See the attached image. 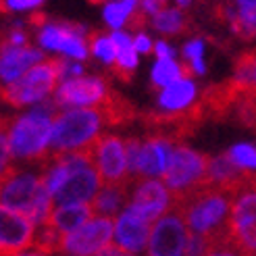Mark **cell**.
Wrapping results in <instances>:
<instances>
[{"mask_svg": "<svg viewBox=\"0 0 256 256\" xmlns=\"http://www.w3.org/2000/svg\"><path fill=\"white\" fill-rule=\"evenodd\" d=\"M134 184H121V186H104L96 198L92 200V208L96 216H114L127 200L130 188Z\"/></svg>", "mask_w": 256, "mask_h": 256, "instance_id": "7402d4cb", "label": "cell"}, {"mask_svg": "<svg viewBox=\"0 0 256 256\" xmlns=\"http://www.w3.org/2000/svg\"><path fill=\"white\" fill-rule=\"evenodd\" d=\"M71 256H73V254H71Z\"/></svg>", "mask_w": 256, "mask_h": 256, "instance_id": "b9f144b4", "label": "cell"}, {"mask_svg": "<svg viewBox=\"0 0 256 256\" xmlns=\"http://www.w3.org/2000/svg\"><path fill=\"white\" fill-rule=\"evenodd\" d=\"M206 256H244L236 246H234V242L229 240V242H223V244H216Z\"/></svg>", "mask_w": 256, "mask_h": 256, "instance_id": "d6a6232c", "label": "cell"}, {"mask_svg": "<svg viewBox=\"0 0 256 256\" xmlns=\"http://www.w3.org/2000/svg\"><path fill=\"white\" fill-rule=\"evenodd\" d=\"M173 152V144L160 138H150L142 144L138 158V179L142 182L144 177H156L162 175L169 167V158Z\"/></svg>", "mask_w": 256, "mask_h": 256, "instance_id": "ac0fdd59", "label": "cell"}, {"mask_svg": "<svg viewBox=\"0 0 256 256\" xmlns=\"http://www.w3.org/2000/svg\"><path fill=\"white\" fill-rule=\"evenodd\" d=\"M0 254L2 256H17L21 252H28L34 246L36 229L34 221L21 212L2 208L0 212Z\"/></svg>", "mask_w": 256, "mask_h": 256, "instance_id": "5bb4252c", "label": "cell"}, {"mask_svg": "<svg viewBox=\"0 0 256 256\" xmlns=\"http://www.w3.org/2000/svg\"><path fill=\"white\" fill-rule=\"evenodd\" d=\"M240 4L244 6V4H256V0H240Z\"/></svg>", "mask_w": 256, "mask_h": 256, "instance_id": "ab89813d", "label": "cell"}, {"mask_svg": "<svg viewBox=\"0 0 256 256\" xmlns=\"http://www.w3.org/2000/svg\"><path fill=\"white\" fill-rule=\"evenodd\" d=\"M229 238L244 256H256V182L240 190L234 198Z\"/></svg>", "mask_w": 256, "mask_h": 256, "instance_id": "52a82bcc", "label": "cell"}, {"mask_svg": "<svg viewBox=\"0 0 256 256\" xmlns=\"http://www.w3.org/2000/svg\"><path fill=\"white\" fill-rule=\"evenodd\" d=\"M229 158H232L236 164L244 169H256V148L250 146V144H240V146H234L232 150L227 152Z\"/></svg>", "mask_w": 256, "mask_h": 256, "instance_id": "f1b7e54d", "label": "cell"}, {"mask_svg": "<svg viewBox=\"0 0 256 256\" xmlns=\"http://www.w3.org/2000/svg\"><path fill=\"white\" fill-rule=\"evenodd\" d=\"M100 123H102V117L96 106L75 108V110L58 114L52 130V138H50L48 152L50 154H60V152L84 148L94 138H98Z\"/></svg>", "mask_w": 256, "mask_h": 256, "instance_id": "277c9868", "label": "cell"}, {"mask_svg": "<svg viewBox=\"0 0 256 256\" xmlns=\"http://www.w3.org/2000/svg\"><path fill=\"white\" fill-rule=\"evenodd\" d=\"M150 221L140 216L136 210L125 208L114 225V244L127 252H142L150 244Z\"/></svg>", "mask_w": 256, "mask_h": 256, "instance_id": "e0dca14e", "label": "cell"}, {"mask_svg": "<svg viewBox=\"0 0 256 256\" xmlns=\"http://www.w3.org/2000/svg\"><path fill=\"white\" fill-rule=\"evenodd\" d=\"M188 229L182 210L173 204L152 227L148 256H184L190 242Z\"/></svg>", "mask_w": 256, "mask_h": 256, "instance_id": "9c48e42d", "label": "cell"}, {"mask_svg": "<svg viewBox=\"0 0 256 256\" xmlns=\"http://www.w3.org/2000/svg\"><path fill=\"white\" fill-rule=\"evenodd\" d=\"M42 0H4L2 4V10H21V8H30V6H36L40 4Z\"/></svg>", "mask_w": 256, "mask_h": 256, "instance_id": "836d02e7", "label": "cell"}, {"mask_svg": "<svg viewBox=\"0 0 256 256\" xmlns=\"http://www.w3.org/2000/svg\"><path fill=\"white\" fill-rule=\"evenodd\" d=\"M114 216H94L80 229L67 234L62 242V252L73 256H96L110 246L114 238Z\"/></svg>", "mask_w": 256, "mask_h": 256, "instance_id": "30bf717a", "label": "cell"}, {"mask_svg": "<svg viewBox=\"0 0 256 256\" xmlns=\"http://www.w3.org/2000/svg\"><path fill=\"white\" fill-rule=\"evenodd\" d=\"M136 6H138V0H121V2H112L104 8V19L108 21L110 28H121Z\"/></svg>", "mask_w": 256, "mask_h": 256, "instance_id": "83f0119b", "label": "cell"}, {"mask_svg": "<svg viewBox=\"0 0 256 256\" xmlns=\"http://www.w3.org/2000/svg\"><path fill=\"white\" fill-rule=\"evenodd\" d=\"M117 65H121V67H125V69H136V65H138V56H136V46H132V48H127V50H121V52L117 54Z\"/></svg>", "mask_w": 256, "mask_h": 256, "instance_id": "1f68e13d", "label": "cell"}, {"mask_svg": "<svg viewBox=\"0 0 256 256\" xmlns=\"http://www.w3.org/2000/svg\"><path fill=\"white\" fill-rule=\"evenodd\" d=\"M229 23L242 40H256V4H244Z\"/></svg>", "mask_w": 256, "mask_h": 256, "instance_id": "d4e9b609", "label": "cell"}, {"mask_svg": "<svg viewBox=\"0 0 256 256\" xmlns=\"http://www.w3.org/2000/svg\"><path fill=\"white\" fill-rule=\"evenodd\" d=\"M154 28L160 34H167V36H177V34H186L192 28V21H188L179 10H171V8H164L160 12L154 15Z\"/></svg>", "mask_w": 256, "mask_h": 256, "instance_id": "cb8c5ba5", "label": "cell"}, {"mask_svg": "<svg viewBox=\"0 0 256 256\" xmlns=\"http://www.w3.org/2000/svg\"><path fill=\"white\" fill-rule=\"evenodd\" d=\"M17 256H46V254H42V252H36V250H32V252H21V254H17Z\"/></svg>", "mask_w": 256, "mask_h": 256, "instance_id": "f35d334b", "label": "cell"}, {"mask_svg": "<svg viewBox=\"0 0 256 256\" xmlns=\"http://www.w3.org/2000/svg\"><path fill=\"white\" fill-rule=\"evenodd\" d=\"M44 190L46 184L42 175L21 173L12 164L2 169V208L30 216Z\"/></svg>", "mask_w": 256, "mask_h": 256, "instance_id": "ba28073f", "label": "cell"}, {"mask_svg": "<svg viewBox=\"0 0 256 256\" xmlns=\"http://www.w3.org/2000/svg\"><path fill=\"white\" fill-rule=\"evenodd\" d=\"M94 208L92 204H67V206H54L52 212L48 216V225L56 227L60 234H71L75 229H80L82 225H86L90 219H94Z\"/></svg>", "mask_w": 256, "mask_h": 256, "instance_id": "d6986e66", "label": "cell"}, {"mask_svg": "<svg viewBox=\"0 0 256 256\" xmlns=\"http://www.w3.org/2000/svg\"><path fill=\"white\" fill-rule=\"evenodd\" d=\"M62 58H48L36 65L19 80L2 86V100L10 106H25L42 100L54 90L58 82H62Z\"/></svg>", "mask_w": 256, "mask_h": 256, "instance_id": "3957f363", "label": "cell"}, {"mask_svg": "<svg viewBox=\"0 0 256 256\" xmlns=\"http://www.w3.org/2000/svg\"><path fill=\"white\" fill-rule=\"evenodd\" d=\"M169 192L171 190H167V186H162L156 179H142L140 184H136L127 208L136 210L150 223H156L173 206V194H169Z\"/></svg>", "mask_w": 256, "mask_h": 256, "instance_id": "9a60e30c", "label": "cell"}, {"mask_svg": "<svg viewBox=\"0 0 256 256\" xmlns=\"http://www.w3.org/2000/svg\"><path fill=\"white\" fill-rule=\"evenodd\" d=\"M208 156L200 154L196 150H190L186 146H173L169 167L160 177L164 186L171 190L173 198L186 196L202 186H206V173H208Z\"/></svg>", "mask_w": 256, "mask_h": 256, "instance_id": "5b68a950", "label": "cell"}, {"mask_svg": "<svg viewBox=\"0 0 256 256\" xmlns=\"http://www.w3.org/2000/svg\"><path fill=\"white\" fill-rule=\"evenodd\" d=\"M134 46H136L138 52H152V50H154V44L148 40V36H142V34L134 40Z\"/></svg>", "mask_w": 256, "mask_h": 256, "instance_id": "e575fe53", "label": "cell"}, {"mask_svg": "<svg viewBox=\"0 0 256 256\" xmlns=\"http://www.w3.org/2000/svg\"><path fill=\"white\" fill-rule=\"evenodd\" d=\"M154 50H156L158 58H171V56H173V50H171L167 44H164V42H156Z\"/></svg>", "mask_w": 256, "mask_h": 256, "instance_id": "74e56055", "label": "cell"}, {"mask_svg": "<svg viewBox=\"0 0 256 256\" xmlns=\"http://www.w3.org/2000/svg\"><path fill=\"white\" fill-rule=\"evenodd\" d=\"M250 88H254V86H248L238 78H232L223 84H214V86L204 88L198 102L202 104L204 112H206V119L223 121L234 108H238L240 98L244 96Z\"/></svg>", "mask_w": 256, "mask_h": 256, "instance_id": "4fadbf2b", "label": "cell"}, {"mask_svg": "<svg viewBox=\"0 0 256 256\" xmlns=\"http://www.w3.org/2000/svg\"><path fill=\"white\" fill-rule=\"evenodd\" d=\"M140 121L146 125L150 138H160L171 144H177L179 140L192 136L206 121V112L196 100L192 106L171 112H140Z\"/></svg>", "mask_w": 256, "mask_h": 256, "instance_id": "8992f818", "label": "cell"}, {"mask_svg": "<svg viewBox=\"0 0 256 256\" xmlns=\"http://www.w3.org/2000/svg\"><path fill=\"white\" fill-rule=\"evenodd\" d=\"M28 25H32V28H46L48 17L44 15V12H34V15L28 19Z\"/></svg>", "mask_w": 256, "mask_h": 256, "instance_id": "8d00e7d4", "label": "cell"}, {"mask_svg": "<svg viewBox=\"0 0 256 256\" xmlns=\"http://www.w3.org/2000/svg\"><path fill=\"white\" fill-rule=\"evenodd\" d=\"M236 194L221 188L202 186L186 196L173 198V204L182 210L192 234H198L210 242V250L216 244L229 242V216Z\"/></svg>", "mask_w": 256, "mask_h": 256, "instance_id": "6da1fadb", "label": "cell"}, {"mask_svg": "<svg viewBox=\"0 0 256 256\" xmlns=\"http://www.w3.org/2000/svg\"><path fill=\"white\" fill-rule=\"evenodd\" d=\"M108 86L100 78H73L62 82L56 90V102L58 106H69V104H98V102L106 96Z\"/></svg>", "mask_w": 256, "mask_h": 256, "instance_id": "2e32d148", "label": "cell"}, {"mask_svg": "<svg viewBox=\"0 0 256 256\" xmlns=\"http://www.w3.org/2000/svg\"><path fill=\"white\" fill-rule=\"evenodd\" d=\"M96 256H134L132 252H127V250H123L121 246H117V244H110L108 248H104L100 254H96Z\"/></svg>", "mask_w": 256, "mask_h": 256, "instance_id": "d590c367", "label": "cell"}, {"mask_svg": "<svg viewBox=\"0 0 256 256\" xmlns=\"http://www.w3.org/2000/svg\"><path fill=\"white\" fill-rule=\"evenodd\" d=\"M102 182H100L96 164L82 162L67 175V179L52 194V200H54V204H58V206L92 202L96 198V194H98V186Z\"/></svg>", "mask_w": 256, "mask_h": 256, "instance_id": "7c38bea8", "label": "cell"}, {"mask_svg": "<svg viewBox=\"0 0 256 256\" xmlns=\"http://www.w3.org/2000/svg\"><path fill=\"white\" fill-rule=\"evenodd\" d=\"M54 125L48 114L32 112L25 117H4L2 136H6L10 146V156H17L42 167L48 158V146Z\"/></svg>", "mask_w": 256, "mask_h": 256, "instance_id": "7a4b0ae2", "label": "cell"}, {"mask_svg": "<svg viewBox=\"0 0 256 256\" xmlns=\"http://www.w3.org/2000/svg\"><path fill=\"white\" fill-rule=\"evenodd\" d=\"M146 23H148V12L144 10V6H136V8L132 10V15L127 17L125 28L132 30V32H140V30L146 28Z\"/></svg>", "mask_w": 256, "mask_h": 256, "instance_id": "4dcf8cb0", "label": "cell"}, {"mask_svg": "<svg viewBox=\"0 0 256 256\" xmlns=\"http://www.w3.org/2000/svg\"><path fill=\"white\" fill-rule=\"evenodd\" d=\"M102 117V123L106 125H125L132 123L134 119H140V112L130 100H125L121 94L108 90L106 96L102 98L98 104H94Z\"/></svg>", "mask_w": 256, "mask_h": 256, "instance_id": "44dd1931", "label": "cell"}, {"mask_svg": "<svg viewBox=\"0 0 256 256\" xmlns=\"http://www.w3.org/2000/svg\"><path fill=\"white\" fill-rule=\"evenodd\" d=\"M179 80H182V65H175L173 58H158L154 71H152V84L156 88H162Z\"/></svg>", "mask_w": 256, "mask_h": 256, "instance_id": "4316f807", "label": "cell"}, {"mask_svg": "<svg viewBox=\"0 0 256 256\" xmlns=\"http://www.w3.org/2000/svg\"><path fill=\"white\" fill-rule=\"evenodd\" d=\"M42 58V52L36 48H4L2 46V82L10 84L19 80L23 73H28L34 62Z\"/></svg>", "mask_w": 256, "mask_h": 256, "instance_id": "ffe728a7", "label": "cell"}, {"mask_svg": "<svg viewBox=\"0 0 256 256\" xmlns=\"http://www.w3.org/2000/svg\"><path fill=\"white\" fill-rule=\"evenodd\" d=\"M202 40H192L186 44L184 48V56H186V62H190L194 67L196 73H204V62H202Z\"/></svg>", "mask_w": 256, "mask_h": 256, "instance_id": "f546056e", "label": "cell"}, {"mask_svg": "<svg viewBox=\"0 0 256 256\" xmlns=\"http://www.w3.org/2000/svg\"><path fill=\"white\" fill-rule=\"evenodd\" d=\"M88 44H90V50L102 58L108 65H112L117 60V46H114L112 38H106L102 32H90L88 34Z\"/></svg>", "mask_w": 256, "mask_h": 256, "instance_id": "484cf974", "label": "cell"}, {"mask_svg": "<svg viewBox=\"0 0 256 256\" xmlns=\"http://www.w3.org/2000/svg\"><path fill=\"white\" fill-rule=\"evenodd\" d=\"M196 88L190 80H179L171 86H167L164 90L158 92V102L160 106L169 108V110H177V108H186L188 102L194 98Z\"/></svg>", "mask_w": 256, "mask_h": 256, "instance_id": "603a6c76", "label": "cell"}, {"mask_svg": "<svg viewBox=\"0 0 256 256\" xmlns=\"http://www.w3.org/2000/svg\"><path fill=\"white\" fill-rule=\"evenodd\" d=\"M96 169H98L102 186L136 184L130 177L125 142H121L117 136H98V140H96Z\"/></svg>", "mask_w": 256, "mask_h": 256, "instance_id": "8fae6325", "label": "cell"}, {"mask_svg": "<svg viewBox=\"0 0 256 256\" xmlns=\"http://www.w3.org/2000/svg\"><path fill=\"white\" fill-rule=\"evenodd\" d=\"M177 4H179V6H188L190 0H177Z\"/></svg>", "mask_w": 256, "mask_h": 256, "instance_id": "60d3db41", "label": "cell"}]
</instances>
